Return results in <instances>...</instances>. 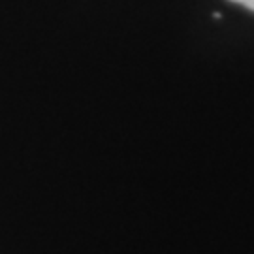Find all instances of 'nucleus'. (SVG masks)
<instances>
[{"label": "nucleus", "mask_w": 254, "mask_h": 254, "mask_svg": "<svg viewBox=\"0 0 254 254\" xmlns=\"http://www.w3.org/2000/svg\"><path fill=\"white\" fill-rule=\"evenodd\" d=\"M232 2H237V4H241V6H245V8L254 11V0H232Z\"/></svg>", "instance_id": "nucleus-1"}]
</instances>
